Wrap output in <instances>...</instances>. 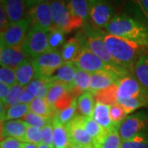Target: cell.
Segmentation results:
<instances>
[{
  "mask_svg": "<svg viewBox=\"0 0 148 148\" xmlns=\"http://www.w3.org/2000/svg\"><path fill=\"white\" fill-rule=\"evenodd\" d=\"M25 87L18 83L12 85L11 86L9 93L6 99L3 102H1V110H6L11 106H15L20 103V96L21 93L24 91Z\"/></svg>",
  "mask_w": 148,
  "mask_h": 148,
  "instance_id": "35",
  "label": "cell"
},
{
  "mask_svg": "<svg viewBox=\"0 0 148 148\" xmlns=\"http://www.w3.org/2000/svg\"><path fill=\"white\" fill-rule=\"evenodd\" d=\"M77 99L75 98L72 103V105L69 108L65 109L64 110L58 112L56 116L61 123L64 125H67L69 123L72 121L75 117L77 116Z\"/></svg>",
  "mask_w": 148,
  "mask_h": 148,
  "instance_id": "37",
  "label": "cell"
},
{
  "mask_svg": "<svg viewBox=\"0 0 148 148\" xmlns=\"http://www.w3.org/2000/svg\"><path fill=\"white\" fill-rule=\"evenodd\" d=\"M117 93H118V86L117 84H115L96 92L94 96L96 103H101L106 106H112L118 103Z\"/></svg>",
  "mask_w": 148,
  "mask_h": 148,
  "instance_id": "31",
  "label": "cell"
},
{
  "mask_svg": "<svg viewBox=\"0 0 148 148\" xmlns=\"http://www.w3.org/2000/svg\"><path fill=\"white\" fill-rule=\"evenodd\" d=\"M22 142L14 138H6L1 140L0 148H21Z\"/></svg>",
  "mask_w": 148,
  "mask_h": 148,
  "instance_id": "45",
  "label": "cell"
},
{
  "mask_svg": "<svg viewBox=\"0 0 148 148\" xmlns=\"http://www.w3.org/2000/svg\"><path fill=\"white\" fill-rule=\"evenodd\" d=\"M50 4L54 27L67 34L85 26L83 20L69 10L65 0H52Z\"/></svg>",
  "mask_w": 148,
  "mask_h": 148,
  "instance_id": "5",
  "label": "cell"
},
{
  "mask_svg": "<svg viewBox=\"0 0 148 148\" xmlns=\"http://www.w3.org/2000/svg\"><path fill=\"white\" fill-rule=\"evenodd\" d=\"M118 86V101L131 97H148V90L145 88L139 81L132 77L126 76L123 77Z\"/></svg>",
  "mask_w": 148,
  "mask_h": 148,
  "instance_id": "14",
  "label": "cell"
},
{
  "mask_svg": "<svg viewBox=\"0 0 148 148\" xmlns=\"http://www.w3.org/2000/svg\"><path fill=\"white\" fill-rule=\"evenodd\" d=\"M65 33L62 30L54 27L49 32V49H58V47L64 42Z\"/></svg>",
  "mask_w": 148,
  "mask_h": 148,
  "instance_id": "39",
  "label": "cell"
},
{
  "mask_svg": "<svg viewBox=\"0 0 148 148\" xmlns=\"http://www.w3.org/2000/svg\"><path fill=\"white\" fill-rule=\"evenodd\" d=\"M22 142L33 143V144H36V145H40V144L43 143L42 129L40 127L29 125Z\"/></svg>",
  "mask_w": 148,
  "mask_h": 148,
  "instance_id": "38",
  "label": "cell"
},
{
  "mask_svg": "<svg viewBox=\"0 0 148 148\" xmlns=\"http://www.w3.org/2000/svg\"><path fill=\"white\" fill-rule=\"evenodd\" d=\"M50 1H52V0H24L27 9L32 8L34 6H36L38 4L43 3H46V2H50Z\"/></svg>",
  "mask_w": 148,
  "mask_h": 148,
  "instance_id": "49",
  "label": "cell"
},
{
  "mask_svg": "<svg viewBox=\"0 0 148 148\" xmlns=\"http://www.w3.org/2000/svg\"><path fill=\"white\" fill-rule=\"evenodd\" d=\"M126 112L119 103L110 106V118L115 124L120 126L122 122L126 119Z\"/></svg>",
  "mask_w": 148,
  "mask_h": 148,
  "instance_id": "42",
  "label": "cell"
},
{
  "mask_svg": "<svg viewBox=\"0 0 148 148\" xmlns=\"http://www.w3.org/2000/svg\"><path fill=\"white\" fill-rule=\"evenodd\" d=\"M30 112V104L23 103L11 106L6 110H1V123L8 120H16L21 118L23 119Z\"/></svg>",
  "mask_w": 148,
  "mask_h": 148,
  "instance_id": "23",
  "label": "cell"
},
{
  "mask_svg": "<svg viewBox=\"0 0 148 148\" xmlns=\"http://www.w3.org/2000/svg\"><path fill=\"white\" fill-rule=\"evenodd\" d=\"M69 148H95L93 146L92 147H87V146H75V145H70Z\"/></svg>",
  "mask_w": 148,
  "mask_h": 148,
  "instance_id": "51",
  "label": "cell"
},
{
  "mask_svg": "<svg viewBox=\"0 0 148 148\" xmlns=\"http://www.w3.org/2000/svg\"><path fill=\"white\" fill-rule=\"evenodd\" d=\"M15 73L16 83L27 87L36 78V72L32 64V58H28L24 63L19 65L15 69Z\"/></svg>",
  "mask_w": 148,
  "mask_h": 148,
  "instance_id": "20",
  "label": "cell"
},
{
  "mask_svg": "<svg viewBox=\"0 0 148 148\" xmlns=\"http://www.w3.org/2000/svg\"><path fill=\"white\" fill-rule=\"evenodd\" d=\"M77 70V67L74 63L64 62L56 70V72L50 77V79L53 82H58L66 85L69 87L70 91H72L74 88Z\"/></svg>",
  "mask_w": 148,
  "mask_h": 148,
  "instance_id": "17",
  "label": "cell"
},
{
  "mask_svg": "<svg viewBox=\"0 0 148 148\" xmlns=\"http://www.w3.org/2000/svg\"><path fill=\"white\" fill-rule=\"evenodd\" d=\"M58 113V112H57ZM53 146L54 148H69L70 141L65 125L61 123L56 114L53 118Z\"/></svg>",
  "mask_w": 148,
  "mask_h": 148,
  "instance_id": "21",
  "label": "cell"
},
{
  "mask_svg": "<svg viewBox=\"0 0 148 148\" xmlns=\"http://www.w3.org/2000/svg\"><path fill=\"white\" fill-rule=\"evenodd\" d=\"M134 73L139 82L148 90V51L142 54L136 62Z\"/></svg>",
  "mask_w": 148,
  "mask_h": 148,
  "instance_id": "29",
  "label": "cell"
},
{
  "mask_svg": "<svg viewBox=\"0 0 148 148\" xmlns=\"http://www.w3.org/2000/svg\"><path fill=\"white\" fill-rule=\"evenodd\" d=\"M64 63L61 52L58 49H49L33 58L32 64L36 72L35 79H49Z\"/></svg>",
  "mask_w": 148,
  "mask_h": 148,
  "instance_id": "6",
  "label": "cell"
},
{
  "mask_svg": "<svg viewBox=\"0 0 148 148\" xmlns=\"http://www.w3.org/2000/svg\"><path fill=\"white\" fill-rule=\"evenodd\" d=\"M0 82L12 86L16 83V77L15 69H11L5 66H1L0 68Z\"/></svg>",
  "mask_w": 148,
  "mask_h": 148,
  "instance_id": "41",
  "label": "cell"
},
{
  "mask_svg": "<svg viewBox=\"0 0 148 148\" xmlns=\"http://www.w3.org/2000/svg\"><path fill=\"white\" fill-rule=\"evenodd\" d=\"M65 127L69 134L70 145L94 147L93 140L85 127L84 116L77 115Z\"/></svg>",
  "mask_w": 148,
  "mask_h": 148,
  "instance_id": "11",
  "label": "cell"
},
{
  "mask_svg": "<svg viewBox=\"0 0 148 148\" xmlns=\"http://www.w3.org/2000/svg\"><path fill=\"white\" fill-rule=\"evenodd\" d=\"M118 103L123 108L127 114H129L142 107L148 106V97H131L119 100Z\"/></svg>",
  "mask_w": 148,
  "mask_h": 148,
  "instance_id": "34",
  "label": "cell"
},
{
  "mask_svg": "<svg viewBox=\"0 0 148 148\" xmlns=\"http://www.w3.org/2000/svg\"><path fill=\"white\" fill-rule=\"evenodd\" d=\"M30 109L31 112L42 117L53 118L57 114V111L48 103L45 98L41 97H36L30 104Z\"/></svg>",
  "mask_w": 148,
  "mask_h": 148,
  "instance_id": "25",
  "label": "cell"
},
{
  "mask_svg": "<svg viewBox=\"0 0 148 148\" xmlns=\"http://www.w3.org/2000/svg\"><path fill=\"white\" fill-rule=\"evenodd\" d=\"M9 25H10V22L8 20V16L7 14L4 5L1 3V6H0V29H1V32H3Z\"/></svg>",
  "mask_w": 148,
  "mask_h": 148,
  "instance_id": "46",
  "label": "cell"
},
{
  "mask_svg": "<svg viewBox=\"0 0 148 148\" xmlns=\"http://www.w3.org/2000/svg\"><path fill=\"white\" fill-rule=\"evenodd\" d=\"M95 96L90 91H86L77 99V107L80 115L84 117L92 116L95 108Z\"/></svg>",
  "mask_w": 148,
  "mask_h": 148,
  "instance_id": "30",
  "label": "cell"
},
{
  "mask_svg": "<svg viewBox=\"0 0 148 148\" xmlns=\"http://www.w3.org/2000/svg\"><path fill=\"white\" fill-rule=\"evenodd\" d=\"M53 122V121H52ZM42 129L43 143L50 148H54L53 146V123H49L41 128Z\"/></svg>",
  "mask_w": 148,
  "mask_h": 148,
  "instance_id": "44",
  "label": "cell"
},
{
  "mask_svg": "<svg viewBox=\"0 0 148 148\" xmlns=\"http://www.w3.org/2000/svg\"><path fill=\"white\" fill-rule=\"evenodd\" d=\"M52 84L51 79H34L27 86L28 90L35 97L45 98L48 90Z\"/></svg>",
  "mask_w": 148,
  "mask_h": 148,
  "instance_id": "33",
  "label": "cell"
},
{
  "mask_svg": "<svg viewBox=\"0 0 148 148\" xmlns=\"http://www.w3.org/2000/svg\"><path fill=\"white\" fill-rule=\"evenodd\" d=\"M1 3L4 5L10 24L27 17V6L24 0H1Z\"/></svg>",
  "mask_w": 148,
  "mask_h": 148,
  "instance_id": "18",
  "label": "cell"
},
{
  "mask_svg": "<svg viewBox=\"0 0 148 148\" xmlns=\"http://www.w3.org/2000/svg\"><path fill=\"white\" fill-rule=\"evenodd\" d=\"M90 22L99 28H105L116 16L110 0H89Z\"/></svg>",
  "mask_w": 148,
  "mask_h": 148,
  "instance_id": "9",
  "label": "cell"
},
{
  "mask_svg": "<svg viewBox=\"0 0 148 148\" xmlns=\"http://www.w3.org/2000/svg\"><path fill=\"white\" fill-rule=\"evenodd\" d=\"M120 148H148V132H139L131 139L123 142Z\"/></svg>",
  "mask_w": 148,
  "mask_h": 148,
  "instance_id": "36",
  "label": "cell"
},
{
  "mask_svg": "<svg viewBox=\"0 0 148 148\" xmlns=\"http://www.w3.org/2000/svg\"><path fill=\"white\" fill-rule=\"evenodd\" d=\"M21 48L27 56L32 58L49 50V32L39 26L32 25Z\"/></svg>",
  "mask_w": 148,
  "mask_h": 148,
  "instance_id": "7",
  "label": "cell"
},
{
  "mask_svg": "<svg viewBox=\"0 0 148 148\" xmlns=\"http://www.w3.org/2000/svg\"><path fill=\"white\" fill-rule=\"evenodd\" d=\"M105 44L110 55L118 64L128 70L135 67V60L146 52L147 47L122 37L115 36L109 33L105 34Z\"/></svg>",
  "mask_w": 148,
  "mask_h": 148,
  "instance_id": "2",
  "label": "cell"
},
{
  "mask_svg": "<svg viewBox=\"0 0 148 148\" xmlns=\"http://www.w3.org/2000/svg\"><path fill=\"white\" fill-rule=\"evenodd\" d=\"M82 32L86 36L87 44L90 49L93 51V53H95L105 63L112 66L113 68L128 73V70L118 64L115 59L111 56L110 53L107 50L104 39L106 32H102L101 28L95 27L90 21L85 24L84 27H82Z\"/></svg>",
  "mask_w": 148,
  "mask_h": 148,
  "instance_id": "3",
  "label": "cell"
},
{
  "mask_svg": "<svg viewBox=\"0 0 148 148\" xmlns=\"http://www.w3.org/2000/svg\"><path fill=\"white\" fill-rule=\"evenodd\" d=\"M11 89L10 86L6 85L4 83H0V100L1 102L4 101L6 99V97L8 96L9 90Z\"/></svg>",
  "mask_w": 148,
  "mask_h": 148,
  "instance_id": "48",
  "label": "cell"
},
{
  "mask_svg": "<svg viewBox=\"0 0 148 148\" xmlns=\"http://www.w3.org/2000/svg\"><path fill=\"white\" fill-rule=\"evenodd\" d=\"M28 58H32L28 57L22 50L21 45L0 49L1 66H5L15 69Z\"/></svg>",
  "mask_w": 148,
  "mask_h": 148,
  "instance_id": "15",
  "label": "cell"
},
{
  "mask_svg": "<svg viewBox=\"0 0 148 148\" xmlns=\"http://www.w3.org/2000/svg\"><path fill=\"white\" fill-rule=\"evenodd\" d=\"M38 146H39V148H50L49 147H48L47 145L44 144V143H41V144H40Z\"/></svg>",
  "mask_w": 148,
  "mask_h": 148,
  "instance_id": "52",
  "label": "cell"
},
{
  "mask_svg": "<svg viewBox=\"0 0 148 148\" xmlns=\"http://www.w3.org/2000/svg\"><path fill=\"white\" fill-rule=\"evenodd\" d=\"M109 34L148 47V25L126 14H118L105 27Z\"/></svg>",
  "mask_w": 148,
  "mask_h": 148,
  "instance_id": "1",
  "label": "cell"
},
{
  "mask_svg": "<svg viewBox=\"0 0 148 148\" xmlns=\"http://www.w3.org/2000/svg\"><path fill=\"white\" fill-rule=\"evenodd\" d=\"M69 91H70V90L66 85L52 81V84L48 90L47 95L45 96V100L50 106L53 107L55 104L58 101H60Z\"/></svg>",
  "mask_w": 148,
  "mask_h": 148,
  "instance_id": "27",
  "label": "cell"
},
{
  "mask_svg": "<svg viewBox=\"0 0 148 148\" xmlns=\"http://www.w3.org/2000/svg\"><path fill=\"white\" fill-rule=\"evenodd\" d=\"M36 97L32 95V93L28 90L27 87H25L24 91L21 93V96H20V103H23V104H31L32 101L35 99Z\"/></svg>",
  "mask_w": 148,
  "mask_h": 148,
  "instance_id": "47",
  "label": "cell"
},
{
  "mask_svg": "<svg viewBox=\"0 0 148 148\" xmlns=\"http://www.w3.org/2000/svg\"><path fill=\"white\" fill-rule=\"evenodd\" d=\"M84 125L87 132L92 138L94 144L98 143L107 132L106 129L101 127L92 116L84 117Z\"/></svg>",
  "mask_w": 148,
  "mask_h": 148,
  "instance_id": "32",
  "label": "cell"
},
{
  "mask_svg": "<svg viewBox=\"0 0 148 148\" xmlns=\"http://www.w3.org/2000/svg\"><path fill=\"white\" fill-rule=\"evenodd\" d=\"M119 128H116L111 131H107L106 135L101 140L94 144L95 148H120L122 145V139L119 132Z\"/></svg>",
  "mask_w": 148,
  "mask_h": 148,
  "instance_id": "28",
  "label": "cell"
},
{
  "mask_svg": "<svg viewBox=\"0 0 148 148\" xmlns=\"http://www.w3.org/2000/svg\"><path fill=\"white\" fill-rule=\"evenodd\" d=\"M92 117L106 131H111L116 128H119L120 127L115 124L111 119L110 106L101 103H96L92 114Z\"/></svg>",
  "mask_w": 148,
  "mask_h": 148,
  "instance_id": "19",
  "label": "cell"
},
{
  "mask_svg": "<svg viewBox=\"0 0 148 148\" xmlns=\"http://www.w3.org/2000/svg\"><path fill=\"white\" fill-rule=\"evenodd\" d=\"M81 52V45L78 40L75 37L70 39L63 46L61 55L64 62L75 63L79 57Z\"/></svg>",
  "mask_w": 148,
  "mask_h": 148,
  "instance_id": "24",
  "label": "cell"
},
{
  "mask_svg": "<svg viewBox=\"0 0 148 148\" xmlns=\"http://www.w3.org/2000/svg\"><path fill=\"white\" fill-rule=\"evenodd\" d=\"M21 148H39V146L36 144H33V143H23Z\"/></svg>",
  "mask_w": 148,
  "mask_h": 148,
  "instance_id": "50",
  "label": "cell"
},
{
  "mask_svg": "<svg viewBox=\"0 0 148 148\" xmlns=\"http://www.w3.org/2000/svg\"><path fill=\"white\" fill-rule=\"evenodd\" d=\"M53 118L40 116V115L36 114H34L32 112H30L23 118V120L27 122L30 126H34V127H38L42 128L45 125H47L48 123H52Z\"/></svg>",
  "mask_w": 148,
  "mask_h": 148,
  "instance_id": "40",
  "label": "cell"
},
{
  "mask_svg": "<svg viewBox=\"0 0 148 148\" xmlns=\"http://www.w3.org/2000/svg\"><path fill=\"white\" fill-rule=\"evenodd\" d=\"M132 8L148 21V0H127Z\"/></svg>",
  "mask_w": 148,
  "mask_h": 148,
  "instance_id": "43",
  "label": "cell"
},
{
  "mask_svg": "<svg viewBox=\"0 0 148 148\" xmlns=\"http://www.w3.org/2000/svg\"><path fill=\"white\" fill-rule=\"evenodd\" d=\"M69 10L82 19L85 24L90 21L89 0H65Z\"/></svg>",
  "mask_w": 148,
  "mask_h": 148,
  "instance_id": "22",
  "label": "cell"
},
{
  "mask_svg": "<svg viewBox=\"0 0 148 148\" xmlns=\"http://www.w3.org/2000/svg\"><path fill=\"white\" fill-rule=\"evenodd\" d=\"M76 38L78 40L81 45V52L79 57L74 63L76 66L80 69L86 71L90 73L96 72H112V71H119L125 74H128L126 72H123L119 69H114L112 66L105 63L95 53H93L87 44L84 33L80 31L77 33Z\"/></svg>",
  "mask_w": 148,
  "mask_h": 148,
  "instance_id": "4",
  "label": "cell"
},
{
  "mask_svg": "<svg viewBox=\"0 0 148 148\" xmlns=\"http://www.w3.org/2000/svg\"><path fill=\"white\" fill-rule=\"evenodd\" d=\"M31 27L32 21L28 16L18 22L11 23L3 32H1V48L15 47L22 45Z\"/></svg>",
  "mask_w": 148,
  "mask_h": 148,
  "instance_id": "8",
  "label": "cell"
},
{
  "mask_svg": "<svg viewBox=\"0 0 148 148\" xmlns=\"http://www.w3.org/2000/svg\"><path fill=\"white\" fill-rule=\"evenodd\" d=\"M148 124V112L142 111L127 117L119 129L122 142H125L143 132Z\"/></svg>",
  "mask_w": 148,
  "mask_h": 148,
  "instance_id": "10",
  "label": "cell"
},
{
  "mask_svg": "<svg viewBox=\"0 0 148 148\" xmlns=\"http://www.w3.org/2000/svg\"><path fill=\"white\" fill-rule=\"evenodd\" d=\"M126 76H127V74L119 71L92 73H90L89 91L95 95L100 90L108 88L113 85L118 84L119 82Z\"/></svg>",
  "mask_w": 148,
  "mask_h": 148,
  "instance_id": "12",
  "label": "cell"
},
{
  "mask_svg": "<svg viewBox=\"0 0 148 148\" xmlns=\"http://www.w3.org/2000/svg\"><path fill=\"white\" fill-rule=\"evenodd\" d=\"M29 124L21 119L8 120L1 123V138H14L22 142ZM23 143V142H22Z\"/></svg>",
  "mask_w": 148,
  "mask_h": 148,
  "instance_id": "16",
  "label": "cell"
},
{
  "mask_svg": "<svg viewBox=\"0 0 148 148\" xmlns=\"http://www.w3.org/2000/svg\"><path fill=\"white\" fill-rule=\"evenodd\" d=\"M27 16L32 21V25L39 26L48 32L54 28L50 2L34 6L29 9Z\"/></svg>",
  "mask_w": 148,
  "mask_h": 148,
  "instance_id": "13",
  "label": "cell"
},
{
  "mask_svg": "<svg viewBox=\"0 0 148 148\" xmlns=\"http://www.w3.org/2000/svg\"><path fill=\"white\" fill-rule=\"evenodd\" d=\"M90 73L77 68V73H76V77H75L74 88L71 91L75 97H77L78 95L80 96L86 91H89V89H90Z\"/></svg>",
  "mask_w": 148,
  "mask_h": 148,
  "instance_id": "26",
  "label": "cell"
}]
</instances>
